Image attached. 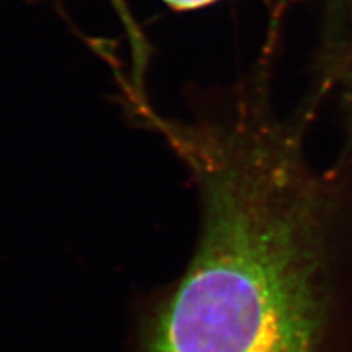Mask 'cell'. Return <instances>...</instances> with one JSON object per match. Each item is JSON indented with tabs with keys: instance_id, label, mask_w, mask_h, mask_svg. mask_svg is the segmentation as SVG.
Segmentation results:
<instances>
[{
	"instance_id": "cell-1",
	"label": "cell",
	"mask_w": 352,
	"mask_h": 352,
	"mask_svg": "<svg viewBox=\"0 0 352 352\" xmlns=\"http://www.w3.org/2000/svg\"><path fill=\"white\" fill-rule=\"evenodd\" d=\"M326 257L279 214L208 216L188 269L154 314L147 352H323Z\"/></svg>"
},
{
	"instance_id": "cell-2",
	"label": "cell",
	"mask_w": 352,
	"mask_h": 352,
	"mask_svg": "<svg viewBox=\"0 0 352 352\" xmlns=\"http://www.w3.org/2000/svg\"><path fill=\"white\" fill-rule=\"evenodd\" d=\"M162 2L178 12H185V10H195L212 5L217 0H162Z\"/></svg>"
}]
</instances>
